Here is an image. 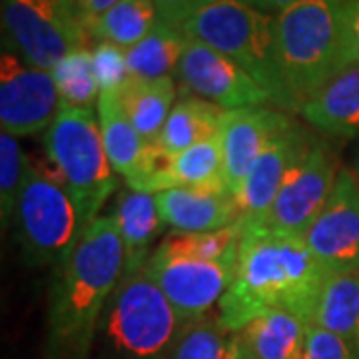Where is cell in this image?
Instances as JSON below:
<instances>
[{
  "mask_svg": "<svg viewBox=\"0 0 359 359\" xmlns=\"http://www.w3.org/2000/svg\"><path fill=\"white\" fill-rule=\"evenodd\" d=\"M327 278L302 236L244 226L236 276L218 304L219 323L238 334L264 313L287 311L311 325Z\"/></svg>",
  "mask_w": 359,
  "mask_h": 359,
  "instance_id": "1",
  "label": "cell"
},
{
  "mask_svg": "<svg viewBox=\"0 0 359 359\" xmlns=\"http://www.w3.org/2000/svg\"><path fill=\"white\" fill-rule=\"evenodd\" d=\"M124 244L114 218L86 226L58 266L48 311V358L84 359L102 311L124 278Z\"/></svg>",
  "mask_w": 359,
  "mask_h": 359,
  "instance_id": "2",
  "label": "cell"
},
{
  "mask_svg": "<svg viewBox=\"0 0 359 359\" xmlns=\"http://www.w3.org/2000/svg\"><path fill=\"white\" fill-rule=\"evenodd\" d=\"M341 4L344 0H302L273 16L276 58L297 110L344 72Z\"/></svg>",
  "mask_w": 359,
  "mask_h": 359,
  "instance_id": "3",
  "label": "cell"
},
{
  "mask_svg": "<svg viewBox=\"0 0 359 359\" xmlns=\"http://www.w3.org/2000/svg\"><path fill=\"white\" fill-rule=\"evenodd\" d=\"M186 39L204 42L226 54L266 90L271 104L285 112H299L283 86L276 58L273 16L244 0H218L182 26Z\"/></svg>",
  "mask_w": 359,
  "mask_h": 359,
  "instance_id": "4",
  "label": "cell"
},
{
  "mask_svg": "<svg viewBox=\"0 0 359 359\" xmlns=\"http://www.w3.org/2000/svg\"><path fill=\"white\" fill-rule=\"evenodd\" d=\"M44 150L76 204L82 230L100 216L118 188L116 172L104 150L98 116L92 108L60 102L58 114L44 132Z\"/></svg>",
  "mask_w": 359,
  "mask_h": 359,
  "instance_id": "5",
  "label": "cell"
},
{
  "mask_svg": "<svg viewBox=\"0 0 359 359\" xmlns=\"http://www.w3.org/2000/svg\"><path fill=\"white\" fill-rule=\"evenodd\" d=\"M186 321L142 269L122 278L106 316V335L122 359H170Z\"/></svg>",
  "mask_w": 359,
  "mask_h": 359,
  "instance_id": "6",
  "label": "cell"
},
{
  "mask_svg": "<svg viewBox=\"0 0 359 359\" xmlns=\"http://www.w3.org/2000/svg\"><path fill=\"white\" fill-rule=\"evenodd\" d=\"M13 226L34 266H60L82 233L76 204L62 178L36 164H30Z\"/></svg>",
  "mask_w": 359,
  "mask_h": 359,
  "instance_id": "7",
  "label": "cell"
},
{
  "mask_svg": "<svg viewBox=\"0 0 359 359\" xmlns=\"http://www.w3.org/2000/svg\"><path fill=\"white\" fill-rule=\"evenodd\" d=\"M2 28L11 50L42 70L86 48L90 39L70 0H2Z\"/></svg>",
  "mask_w": 359,
  "mask_h": 359,
  "instance_id": "8",
  "label": "cell"
},
{
  "mask_svg": "<svg viewBox=\"0 0 359 359\" xmlns=\"http://www.w3.org/2000/svg\"><path fill=\"white\" fill-rule=\"evenodd\" d=\"M337 174L339 170L332 152L320 142H311L306 154L287 174L268 212L259 219L242 224L248 228L304 238L334 190Z\"/></svg>",
  "mask_w": 359,
  "mask_h": 359,
  "instance_id": "9",
  "label": "cell"
},
{
  "mask_svg": "<svg viewBox=\"0 0 359 359\" xmlns=\"http://www.w3.org/2000/svg\"><path fill=\"white\" fill-rule=\"evenodd\" d=\"M60 108L50 70L25 62L4 46L0 56V128L13 136L46 132Z\"/></svg>",
  "mask_w": 359,
  "mask_h": 359,
  "instance_id": "10",
  "label": "cell"
},
{
  "mask_svg": "<svg viewBox=\"0 0 359 359\" xmlns=\"http://www.w3.org/2000/svg\"><path fill=\"white\" fill-rule=\"evenodd\" d=\"M236 256L219 262H200L152 252L144 271L158 283L182 320L194 321L219 304L236 276Z\"/></svg>",
  "mask_w": 359,
  "mask_h": 359,
  "instance_id": "11",
  "label": "cell"
},
{
  "mask_svg": "<svg viewBox=\"0 0 359 359\" xmlns=\"http://www.w3.org/2000/svg\"><path fill=\"white\" fill-rule=\"evenodd\" d=\"M304 240L330 276L359 271V182L349 168L339 170L334 190Z\"/></svg>",
  "mask_w": 359,
  "mask_h": 359,
  "instance_id": "12",
  "label": "cell"
},
{
  "mask_svg": "<svg viewBox=\"0 0 359 359\" xmlns=\"http://www.w3.org/2000/svg\"><path fill=\"white\" fill-rule=\"evenodd\" d=\"M178 78L188 92L216 104L222 110L271 104L268 92L242 66L198 40L186 39Z\"/></svg>",
  "mask_w": 359,
  "mask_h": 359,
  "instance_id": "13",
  "label": "cell"
},
{
  "mask_svg": "<svg viewBox=\"0 0 359 359\" xmlns=\"http://www.w3.org/2000/svg\"><path fill=\"white\" fill-rule=\"evenodd\" d=\"M294 122L282 110L269 106H248L224 110L219 122L222 170L228 192L236 198L242 182L259 154Z\"/></svg>",
  "mask_w": 359,
  "mask_h": 359,
  "instance_id": "14",
  "label": "cell"
},
{
  "mask_svg": "<svg viewBox=\"0 0 359 359\" xmlns=\"http://www.w3.org/2000/svg\"><path fill=\"white\" fill-rule=\"evenodd\" d=\"M311 142L313 140L308 132H304L295 124L269 142L268 148L250 168L240 192L236 194L240 219L244 224L259 219L268 212L287 174L299 162V158L306 154Z\"/></svg>",
  "mask_w": 359,
  "mask_h": 359,
  "instance_id": "15",
  "label": "cell"
},
{
  "mask_svg": "<svg viewBox=\"0 0 359 359\" xmlns=\"http://www.w3.org/2000/svg\"><path fill=\"white\" fill-rule=\"evenodd\" d=\"M104 150L116 174L126 180L130 190H138L152 174L160 156L152 144L144 140L124 112L118 90H102L96 102Z\"/></svg>",
  "mask_w": 359,
  "mask_h": 359,
  "instance_id": "16",
  "label": "cell"
},
{
  "mask_svg": "<svg viewBox=\"0 0 359 359\" xmlns=\"http://www.w3.org/2000/svg\"><path fill=\"white\" fill-rule=\"evenodd\" d=\"M162 224L174 231H212L228 228L240 219L236 198L224 186L174 188L156 192Z\"/></svg>",
  "mask_w": 359,
  "mask_h": 359,
  "instance_id": "17",
  "label": "cell"
},
{
  "mask_svg": "<svg viewBox=\"0 0 359 359\" xmlns=\"http://www.w3.org/2000/svg\"><path fill=\"white\" fill-rule=\"evenodd\" d=\"M224 186L219 136L200 142L172 156H160L152 174L138 186V192H164L174 188Z\"/></svg>",
  "mask_w": 359,
  "mask_h": 359,
  "instance_id": "18",
  "label": "cell"
},
{
  "mask_svg": "<svg viewBox=\"0 0 359 359\" xmlns=\"http://www.w3.org/2000/svg\"><path fill=\"white\" fill-rule=\"evenodd\" d=\"M309 126L335 138L359 134V66L346 68L299 108Z\"/></svg>",
  "mask_w": 359,
  "mask_h": 359,
  "instance_id": "19",
  "label": "cell"
},
{
  "mask_svg": "<svg viewBox=\"0 0 359 359\" xmlns=\"http://www.w3.org/2000/svg\"><path fill=\"white\" fill-rule=\"evenodd\" d=\"M110 216L114 218L124 244V276L142 271L152 256V242L164 228L154 194L128 188V192L118 194Z\"/></svg>",
  "mask_w": 359,
  "mask_h": 359,
  "instance_id": "20",
  "label": "cell"
},
{
  "mask_svg": "<svg viewBox=\"0 0 359 359\" xmlns=\"http://www.w3.org/2000/svg\"><path fill=\"white\" fill-rule=\"evenodd\" d=\"M118 96L124 112L134 128L148 144L154 146L168 116L176 106V82L174 78H134L128 76L118 88Z\"/></svg>",
  "mask_w": 359,
  "mask_h": 359,
  "instance_id": "21",
  "label": "cell"
},
{
  "mask_svg": "<svg viewBox=\"0 0 359 359\" xmlns=\"http://www.w3.org/2000/svg\"><path fill=\"white\" fill-rule=\"evenodd\" d=\"M308 323L287 311H269L250 321L238 337L254 359H304Z\"/></svg>",
  "mask_w": 359,
  "mask_h": 359,
  "instance_id": "22",
  "label": "cell"
},
{
  "mask_svg": "<svg viewBox=\"0 0 359 359\" xmlns=\"http://www.w3.org/2000/svg\"><path fill=\"white\" fill-rule=\"evenodd\" d=\"M311 325L337 335L359 358V273H332L325 280Z\"/></svg>",
  "mask_w": 359,
  "mask_h": 359,
  "instance_id": "23",
  "label": "cell"
},
{
  "mask_svg": "<svg viewBox=\"0 0 359 359\" xmlns=\"http://www.w3.org/2000/svg\"><path fill=\"white\" fill-rule=\"evenodd\" d=\"M224 110L204 98H184L168 116L154 148L158 156H172L192 148L200 142L218 136Z\"/></svg>",
  "mask_w": 359,
  "mask_h": 359,
  "instance_id": "24",
  "label": "cell"
},
{
  "mask_svg": "<svg viewBox=\"0 0 359 359\" xmlns=\"http://www.w3.org/2000/svg\"><path fill=\"white\" fill-rule=\"evenodd\" d=\"M186 46L184 32L158 20L154 30L126 50L128 74L134 78H172L178 72L180 58Z\"/></svg>",
  "mask_w": 359,
  "mask_h": 359,
  "instance_id": "25",
  "label": "cell"
},
{
  "mask_svg": "<svg viewBox=\"0 0 359 359\" xmlns=\"http://www.w3.org/2000/svg\"><path fill=\"white\" fill-rule=\"evenodd\" d=\"M158 20L154 0H120L90 25L88 32L90 39L128 50L154 30Z\"/></svg>",
  "mask_w": 359,
  "mask_h": 359,
  "instance_id": "26",
  "label": "cell"
},
{
  "mask_svg": "<svg viewBox=\"0 0 359 359\" xmlns=\"http://www.w3.org/2000/svg\"><path fill=\"white\" fill-rule=\"evenodd\" d=\"M242 231H244L242 222H236L228 228L212 231H192V233L174 231L156 248L154 252L170 257L219 262V259L236 256L240 252Z\"/></svg>",
  "mask_w": 359,
  "mask_h": 359,
  "instance_id": "27",
  "label": "cell"
},
{
  "mask_svg": "<svg viewBox=\"0 0 359 359\" xmlns=\"http://www.w3.org/2000/svg\"><path fill=\"white\" fill-rule=\"evenodd\" d=\"M50 74L60 94V102L78 108H92V104L98 102L100 86L94 76L92 50H88V46L70 52L52 68Z\"/></svg>",
  "mask_w": 359,
  "mask_h": 359,
  "instance_id": "28",
  "label": "cell"
},
{
  "mask_svg": "<svg viewBox=\"0 0 359 359\" xmlns=\"http://www.w3.org/2000/svg\"><path fill=\"white\" fill-rule=\"evenodd\" d=\"M236 334L222 327L218 318L188 321L170 359H231Z\"/></svg>",
  "mask_w": 359,
  "mask_h": 359,
  "instance_id": "29",
  "label": "cell"
},
{
  "mask_svg": "<svg viewBox=\"0 0 359 359\" xmlns=\"http://www.w3.org/2000/svg\"><path fill=\"white\" fill-rule=\"evenodd\" d=\"M28 170L30 162L26 160L16 136L0 132V216L4 228L14 222Z\"/></svg>",
  "mask_w": 359,
  "mask_h": 359,
  "instance_id": "30",
  "label": "cell"
},
{
  "mask_svg": "<svg viewBox=\"0 0 359 359\" xmlns=\"http://www.w3.org/2000/svg\"><path fill=\"white\" fill-rule=\"evenodd\" d=\"M92 66L100 92L118 90L130 76L126 50L112 42H96V46L92 48Z\"/></svg>",
  "mask_w": 359,
  "mask_h": 359,
  "instance_id": "31",
  "label": "cell"
},
{
  "mask_svg": "<svg viewBox=\"0 0 359 359\" xmlns=\"http://www.w3.org/2000/svg\"><path fill=\"white\" fill-rule=\"evenodd\" d=\"M304 359H359L349 347L332 332L309 325L306 335Z\"/></svg>",
  "mask_w": 359,
  "mask_h": 359,
  "instance_id": "32",
  "label": "cell"
},
{
  "mask_svg": "<svg viewBox=\"0 0 359 359\" xmlns=\"http://www.w3.org/2000/svg\"><path fill=\"white\" fill-rule=\"evenodd\" d=\"M341 60L344 70L359 66V0L341 4Z\"/></svg>",
  "mask_w": 359,
  "mask_h": 359,
  "instance_id": "33",
  "label": "cell"
},
{
  "mask_svg": "<svg viewBox=\"0 0 359 359\" xmlns=\"http://www.w3.org/2000/svg\"><path fill=\"white\" fill-rule=\"evenodd\" d=\"M154 2L160 20L182 30V26L186 25L192 16H196L208 6L216 4L218 0H154Z\"/></svg>",
  "mask_w": 359,
  "mask_h": 359,
  "instance_id": "34",
  "label": "cell"
},
{
  "mask_svg": "<svg viewBox=\"0 0 359 359\" xmlns=\"http://www.w3.org/2000/svg\"><path fill=\"white\" fill-rule=\"evenodd\" d=\"M120 0H70V4L74 6L78 18L84 22L86 28H90V25L100 18L106 11H110L114 4H118Z\"/></svg>",
  "mask_w": 359,
  "mask_h": 359,
  "instance_id": "35",
  "label": "cell"
},
{
  "mask_svg": "<svg viewBox=\"0 0 359 359\" xmlns=\"http://www.w3.org/2000/svg\"><path fill=\"white\" fill-rule=\"evenodd\" d=\"M244 2L250 4V6H254V8H257V11H262V13L280 14L283 11H287L290 6L302 2V0H244Z\"/></svg>",
  "mask_w": 359,
  "mask_h": 359,
  "instance_id": "36",
  "label": "cell"
},
{
  "mask_svg": "<svg viewBox=\"0 0 359 359\" xmlns=\"http://www.w3.org/2000/svg\"><path fill=\"white\" fill-rule=\"evenodd\" d=\"M231 359H254L252 355H250L248 347L242 344V339L238 337V334H236V344H233V353H231Z\"/></svg>",
  "mask_w": 359,
  "mask_h": 359,
  "instance_id": "37",
  "label": "cell"
},
{
  "mask_svg": "<svg viewBox=\"0 0 359 359\" xmlns=\"http://www.w3.org/2000/svg\"><path fill=\"white\" fill-rule=\"evenodd\" d=\"M349 170L353 172V176H355L359 182V150H358V154L353 156V164H351V168H349Z\"/></svg>",
  "mask_w": 359,
  "mask_h": 359,
  "instance_id": "38",
  "label": "cell"
},
{
  "mask_svg": "<svg viewBox=\"0 0 359 359\" xmlns=\"http://www.w3.org/2000/svg\"><path fill=\"white\" fill-rule=\"evenodd\" d=\"M358 273H359V271H358Z\"/></svg>",
  "mask_w": 359,
  "mask_h": 359,
  "instance_id": "39",
  "label": "cell"
}]
</instances>
